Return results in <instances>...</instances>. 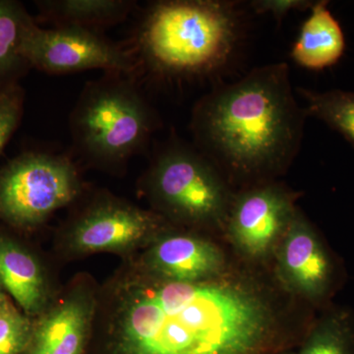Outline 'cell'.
Returning a JSON list of instances; mask_svg holds the SVG:
<instances>
[{
    "label": "cell",
    "instance_id": "cell-15",
    "mask_svg": "<svg viewBox=\"0 0 354 354\" xmlns=\"http://www.w3.org/2000/svg\"><path fill=\"white\" fill-rule=\"evenodd\" d=\"M43 12L58 26L92 27L125 19L134 2L125 0H53L39 2Z\"/></svg>",
    "mask_w": 354,
    "mask_h": 354
},
{
    "label": "cell",
    "instance_id": "cell-16",
    "mask_svg": "<svg viewBox=\"0 0 354 354\" xmlns=\"http://www.w3.org/2000/svg\"><path fill=\"white\" fill-rule=\"evenodd\" d=\"M288 354H354V316L330 310Z\"/></svg>",
    "mask_w": 354,
    "mask_h": 354
},
{
    "label": "cell",
    "instance_id": "cell-1",
    "mask_svg": "<svg viewBox=\"0 0 354 354\" xmlns=\"http://www.w3.org/2000/svg\"><path fill=\"white\" fill-rule=\"evenodd\" d=\"M290 344L243 281H167L132 256L100 285L88 354H288Z\"/></svg>",
    "mask_w": 354,
    "mask_h": 354
},
{
    "label": "cell",
    "instance_id": "cell-8",
    "mask_svg": "<svg viewBox=\"0 0 354 354\" xmlns=\"http://www.w3.org/2000/svg\"><path fill=\"white\" fill-rule=\"evenodd\" d=\"M19 53L25 62L48 73L104 69L127 75L137 65L131 53L109 43L92 30L73 26L41 29L29 16L21 32Z\"/></svg>",
    "mask_w": 354,
    "mask_h": 354
},
{
    "label": "cell",
    "instance_id": "cell-2",
    "mask_svg": "<svg viewBox=\"0 0 354 354\" xmlns=\"http://www.w3.org/2000/svg\"><path fill=\"white\" fill-rule=\"evenodd\" d=\"M306 109L291 91L285 62L258 67L205 95L193 111L199 152L234 176H269L299 151Z\"/></svg>",
    "mask_w": 354,
    "mask_h": 354
},
{
    "label": "cell",
    "instance_id": "cell-13",
    "mask_svg": "<svg viewBox=\"0 0 354 354\" xmlns=\"http://www.w3.org/2000/svg\"><path fill=\"white\" fill-rule=\"evenodd\" d=\"M0 286L30 318L41 315L60 290L38 256L4 235H0Z\"/></svg>",
    "mask_w": 354,
    "mask_h": 354
},
{
    "label": "cell",
    "instance_id": "cell-9",
    "mask_svg": "<svg viewBox=\"0 0 354 354\" xmlns=\"http://www.w3.org/2000/svg\"><path fill=\"white\" fill-rule=\"evenodd\" d=\"M99 288L91 274H77L32 321L23 354H88Z\"/></svg>",
    "mask_w": 354,
    "mask_h": 354
},
{
    "label": "cell",
    "instance_id": "cell-21",
    "mask_svg": "<svg viewBox=\"0 0 354 354\" xmlns=\"http://www.w3.org/2000/svg\"><path fill=\"white\" fill-rule=\"evenodd\" d=\"M313 1L306 0H257L251 2V7L260 14H271L277 20H281L292 10L311 8Z\"/></svg>",
    "mask_w": 354,
    "mask_h": 354
},
{
    "label": "cell",
    "instance_id": "cell-5",
    "mask_svg": "<svg viewBox=\"0 0 354 354\" xmlns=\"http://www.w3.org/2000/svg\"><path fill=\"white\" fill-rule=\"evenodd\" d=\"M141 184L151 204L171 220L203 225L227 215V192L218 169L187 146H167L156 157Z\"/></svg>",
    "mask_w": 354,
    "mask_h": 354
},
{
    "label": "cell",
    "instance_id": "cell-11",
    "mask_svg": "<svg viewBox=\"0 0 354 354\" xmlns=\"http://www.w3.org/2000/svg\"><path fill=\"white\" fill-rule=\"evenodd\" d=\"M281 239L279 266L283 281L305 297L317 301L327 299L337 279L334 258L297 211Z\"/></svg>",
    "mask_w": 354,
    "mask_h": 354
},
{
    "label": "cell",
    "instance_id": "cell-4",
    "mask_svg": "<svg viewBox=\"0 0 354 354\" xmlns=\"http://www.w3.org/2000/svg\"><path fill=\"white\" fill-rule=\"evenodd\" d=\"M109 75L88 84L71 114L70 127L84 160L116 171L145 145L155 118L131 81L121 74Z\"/></svg>",
    "mask_w": 354,
    "mask_h": 354
},
{
    "label": "cell",
    "instance_id": "cell-3",
    "mask_svg": "<svg viewBox=\"0 0 354 354\" xmlns=\"http://www.w3.org/2000/svg\"><path fill=\"white\" fill-rule=\"evenodd\" d=\"M241 23L236 2H158L141 26L139 48L152 68L165 75H208L230 62Z\"/></svg>",
    "mask_w": 354,
    "mask_h": 354
},
{
    "label": "cell",
    "instance_id": "cell-22",
    "mask_svg": "<svg viewBox=\"0 0 354 354\" xmlns=\"http://www.w3.org/2000/svg\"><path fill=\"white\" fill-rule=\"evenodd\" d=\"M10 304H11L9 302L8 298L6 297V292H4L3 288L0 286V313H1L4 309H6Z\"/></svg>",
    "mask_w": 354,
    "mask_h": 354
},
{
    "label": "cell",
    "instance_id": "cell-7",
    "mask_svg": "<svg viewBox=\"0 0 354 354\" xmlns=\"http://www.w3.org/2000/svg\"><path fill=\"white\" fill-rule=\"evenodd\" d=\"M81 191L80 176L69 158L27 153L0 172V218L16 227H38Z\"/></svg>",
    "mask_w": 354,
    "mask_h": 354
},
{
    "label": "cell",
    "instance_id": "cell-14",
    "mask_svg": "<svg viewBox=\"0 0 354 354\" xmlns=\"http://www.w3.org/2000/svg\"><path fill=\"white\" fill-rule=\"evenodd\" d=\"M328 3L324 0L314 2L291 50L293 62L304 68L323 70L333 66L346 50L344 32Z\"/></svg>",
    "mask_w": 354,
    "mask_h": 354
},
{
    "label": "cell",
    "instance_id": "cell-6",
    "mask_svg": "<svg viewBox=\"0 0 354 354\" xmlns=\"http://www.w3.org/2000/svg\"><path fill=\"white\" fill-rule=\"evenodd\" d=\"M167 230L162 216L111 194H100L58 232V253L78 259L97 253L132 257Z\"/></svg>",
    "mask_w": 354,
    "mask_h": 354
},
{
    "label": "cell",
    "instance_id": "cell-12",
    "mask_svg": "<svg viewBox=\"0 0 354 354\" xmlns=\"http://www.w3.org/2000/svg\"><path fill=\"white\" fill-rule=\"evenodd\" d=\"M139 264L158 278L199 283L218 276L223 267L220 249L194 234L165 230L135 255Z\"/></svg>",
    "mask_w": 354,
    "mask_h": 354
},
{
    "label": "cell",
    "instance_id": "cell-20",
    "mask_svg": "<svg viewBox=\"0 0 354 354\" xmlns=\"http://www.w3.org/2000/svg\"><path fill=\"white\" fill-rule=\"evenodd\" d=\"M22 111L19 90L9 88L0 94V153L17 127Z\"/></svg>",
    "mask_w": 354,
    "mask_h": 354
},
{
    "label": "cell",
    "instance_id": "cell-17",
    "mask_svg": "<svg viewBox=\"0 0 354 354\" xmlns=\"http://www.w3.org/2000/svg\"><path fill=\"white\" fill-rule=\"evenodd\" d=\"M298 92L307 102L308 115L324 121L354 147V92L318 93L306 88H298Z\"/></svg>",
    "mask_w": 354,
    "mask_h": 354
},
{
    "label": "cell",
    "instance_id": "cell-18",
    "mask_svg": "<svg viewBox=\"0 0 354 354\" xmlns=\"http://www.w3.org/2000/svg\"><path fill=\"white\" fill-rule=\"evenodd\" d=\"M27 16L12 2L0 1V78L25 62L21 57L19 46Z\"/></svg>",
    "mask_w": 354,
    "mask_h": 354
},
{
    "label": "cell",
    "instance_id": "cell-19",
    "mask_svg": "<svg viewBox=\"0 0 354 354\" xmlns=\"http://www.w3.org/2000/svg\"><path fill=\"white\" fill-rule=\"evenodd\" d=\"M32 332V319L9 305L0 313V354L24 353Z\"/></svg>",
    "mask_w": 354,
    "mask_h": 354
},
{
    "label": "cell",
    "instance_id": "cell-10",
    "mask_svg": "<svg viewBox=\"0 0 354 354\" xmlns=\"http://www.w3.org/2000/svg\"><path fill=\"white\" fill-rule=\"evenodd\" d=\"M293 198L283 188L264 184L242 193L228 215V230L244 253H267L285 234L295 214Z\"/></svg>",
    "mask_w": 354,
    "mask_h": 354
}]
</instances>
